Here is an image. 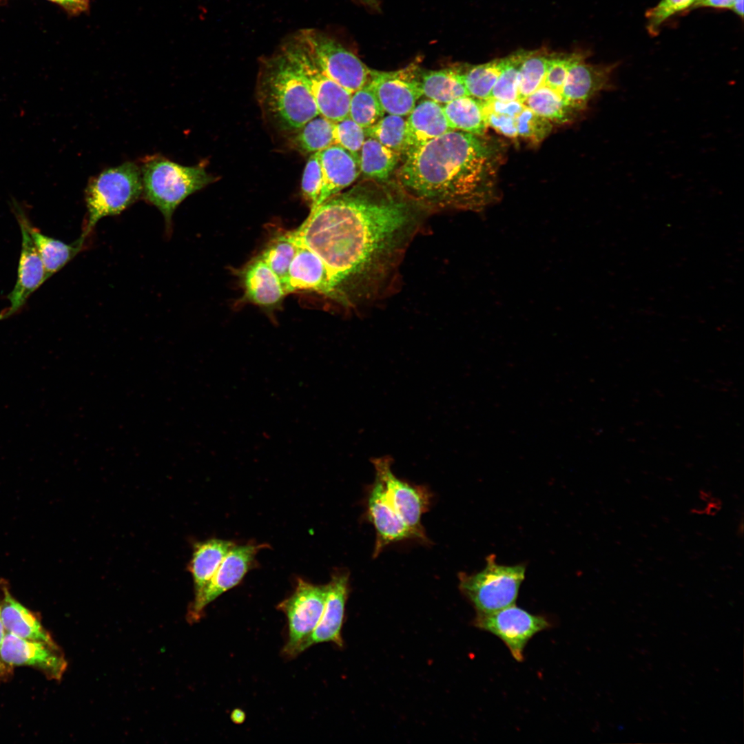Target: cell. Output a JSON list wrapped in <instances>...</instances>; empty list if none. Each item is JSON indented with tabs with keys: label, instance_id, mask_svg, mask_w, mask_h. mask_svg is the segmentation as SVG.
Returning a JSON list of instances; mask_svg holds the SVG:
<instances>
[{
	"label": "cell",
	"instance_id": "obj_1",
	"mask_svg": "<svg viewBox=\"0 0 744 744\" xmlns=\"http://www.w3.org/2000/svg\"><path fill=\"white\" fill-rule=\"evenodd\" d=\"M311 209L293 234L325 264L337 302L357 309L389 292L428 209L393 188L367 180Z\"/></svg>",
	"mask_w": 744,
	"mask_h": 744
},
{
	"label": "cell",
	"instance_id": "obj_2",
	"mask_svg": "<svg viewBox=\"0 0 744 744\" xmlns=\"http://www.w3.org/2000/svg\"><path fill=\"white\" fill-rule=\"evenodd\" d=\"M502 144L453 130L407 152L397 170V187L429 211H480L499 198Z\"/></svg>",
	"mask_w": 744,
	"mask_h": 744
},
{
	"label": "cell",
	"instance_id": "obj_3",
	"mask_svg": "<svg viewBox=\"0 0 744 744\" xmlns=\"http://www.w3.org/2000/svg\"><path fill=\"white\" fill-rule=\"evenodd\" d=\"M258 85L262 110L281 131L295 132L320 114L306 81L280 50L264 60Z\"/></svg>",
	"mask_w": 744,
	"mask_h": 744
},
{
	"label": "cell",
	"instance_id": "obj_4",
	"mask_svg": "<svg viewBox=\"0 0 744 744\" xmlns=\"http://www.w3.org/2000/svg\"><path fill=\"white\" fill-rule=\"evenodd\" d=\"M140 168L143 196L161 212L167 228L178 206L214 180L203 166H185L159 154L145 157Z\"/></svg>",
	"mask_w": 744,
	"mask_h": 744
},
{
	"label": "cell",
	"instance_id": "obj_5",
	"mask_svg": "<svg viewBox=\"0 0 744 744\" xmlns=\"http://www.w3.org/2000/svg\"><path fill=\"white\" fill-rule=\"evenodd\" d=\"M143 196L140 166L126 161L90 178L85 190L87 210L81 236L86 238L101 218L120 214Z\"/></svg>",
	"mask_w": 744,
	"mask_h": 744
},
{
	"label": "cell",
	"instance_id": "obj_6",
	"mask_svg": "<svg viewBox=\"0 0 744 744\" xmlns=\"http://www.w3.org/2000/svg\"><path fill=\"white\" fill-rule=\"evenodd\" d=\"M486 561L482 571L459 576V589L477 613L491 612L515 604L525 577L523 565H499L492 555Z\"/></svg>",
	"mask_w": 744,
	"mask_h": 744
},
{
	"label": "cell",
	"instance_id": "obj_7",
	"mask_svg": "<svg viewBox=\"0 0 744 744\" xmlns=\"http://www.w3.org/2000/svg\"><path fill=\"white\" fill-rule=\"evenodd\" d=\"M293 37L327 76L351 93L369 82L371 69L353 52L324 33L307 29Z\"/></svg>",
	"mask_w": 744,
	"mask_h": 744
},
{
	"label": "cell",
	"instance_id": "obj_8",
	"mask_svg": "<svg viewBox=\"0 0 744 744\" xmlns=\"http://www.w3.org/2000/svg\"><path fill=\"white\" fill-rule=\"evenodd\" d=\"M326 595L327 584L315 585L299 578L293 592L277 606L287 619L288 637L282 649L287 657L300 653L320 619Z\"/></svg>",
	"mask_w": 744,
	"mask_h": 744
},
{
	"label": "cell",
	"instance_id": "obj_9",
	"mask_svg": "<svg viewBox=\"0 0 744 744\" xmlns=\"http://www.w3.org/2000/svg\"><path fill=\"white\" fill-rule=\"evenodd\" d=\"M306 81L321 116L333 123L349 118L352 93L327 76L293 36L280 48Z\"/></svg>",
	"mask_w": 744,
	"mask_h": 744
},
{
	"label": "cell",
	"instance_id": "obj_10",
	"mask_svg": "<svg viewBox=\"0 0 744 744\" xmlns=\"http://www.w3.org/2000/svg\"><path fill=\"white\" fill-rule=\"evenodd\" d=\"M473 624L502 639L519 662L524 661L528 641L537 632L550 627L544 617L530 614L515 604L491 612L477 613Z\"/></svg>",
	"mask_w": 744,
	"mask_h": 744
},
{
	"label": "cell",
	"instance_id": "obj_11",
	"mask_svg": "<svg viewBox=\"0 0 744 744\" xmlns=\"http://www.w3.org/2000/svg\"><path fill=\"white\" fill-rule=\"evenodd\" d=\"M420 70L415 63L396 71L371 69L369 84L386 113L405 116L413 110L423 96L420 83Z\"/></svg>",
	"mask_w": 744,
	"mask_h": 744
},
{
	"label": "cell",
	"instance_id": "obj_12",
	"mask_svg": "<svg viewBox=\"0 0 744 744\" xmlns=\"http://www.w3.org/2000/svg\"><path fill=\"white\" fill-rule=\"evenodd\" d=\"M376 475L382 481L392 506L417 539L426 540L421 517L429 505V494L424 488L413 486L397 478L392 472L390 457L371 460Z\"/></svg>",
	"mask_w": 744,
	"mask_h": 744
},
{
	"label": "cell",
	"instance_id": "obj_13",
	"mask_svg": "<svg viewBox=\"0 0 744 744\" xmlns=\"http://www.w3.org/2000/svg\"><path fill=\"white\" fill-rule=\"evenodd\" d=\"M265 544L234 546L223 559L213 577L190 606L187 617L195 622L207 606L225 592L238 585L252 566L257 553Z\"/></svg>",
	"mask_w": 744,
	"mask_h": 744
},
{
	"label": "cell",
	"instance_id": "obj_14",
	"mask_svg": "<svg viewBox=\"0 0 744 744\" xmlns=\"http://www.w3.org/2000/svg\"><path fill=\"white\" fill-rule=\"evenodd\" d=\"M0 660L11 666L37 668L58 680L67 668L66 660L56 645L20 638L8 632H6L0 649Z\"/></svg>",
	"mask_w": 744,
	"mask_h": 744
},
{
	"label": "cell",
	"instance_id": "obj_15",
	"mask_svg": "<svg viewBox=\"0 0 744 744\" xmlns=\"http://www.w3.org/2000/svg\"><path fill=\"white\" fill-rule=\"evenodd\" d=\"M21 233V248L17 277L12 290L7 296L9 305L0 312V320L19 313L30 296L48 279L39 254L23 220L16 217Z\"/></svg>",
	"mask_w": 744,
	"mask_h": 744
},
{
	"label": "cell",
	"instance_id": "obj_16",
	"mask_svg": "<svg viewBox=\"0 0 744 744\" xmlns=\"http://www.w3.org/2000/svg\"><path fill=\"white\" fill-rule=\"evenodd\" d=\"M618 65L587 63L585 55L580 54L568 70L561 91L563 98L579 112L584 110L597 94L613 88L612 74Z\"/></svg>",
	"mask_w": 744,
	"mask_h": 744
},
{
	"label": "cell",
	"instance_id": "obj_17",
	"mask_svg": "<svg viewBox=\"0 0 744 744\" xmlns=\"http://www.w3.org/2000/svg\"><path fill=\"white\" fill-rule=\"evenodd\" d=\"M349 575L347 572L334 573L327 584V595L320 619L302 644L300 653L320 643L331 642L343 646L341 630L344 618L345 605L349 591Z\"/></svg>",
	"mask_w": 744,
	"mask_h": 744
},
{
	"label": "cell",
	"instance_id": "obj_18",
	"mask_svg": "<svg viewBox=\"0 0 744 744\" xmlns=\"http://www.w3.org/2000/svg\"><path fill=\"white\" fill-rule=\"evenodd\" d=\"M368 515L376 531L374 556L391 543L417 538L392 506L384 484L377 475L369 495Z\"/></svg>",
	"mask_w": 744,
	"mask_h": 744
},
{
	"label": "cell",
	"instance_id": "obj_19",
	"mask_svg": "<svg viewBox=\"0 0 744 744\" xmlns=\"http://www.w3.org/2000/svg\"><path fill=\"white\" fill-rule=\"evenodd\" d=\"M285 290L287 294L299 291H314L337 302L335 287L325 264L314 252L300 244L290 265Z\"/></svg>",
	"mask_w": 744,
	"mask_h": 744
},
{
	"label": "cell",
	"instance_id": "obj_20",
	"mask_svg": "<svg viewBox=\"0 0 744 744\" xmlns=\"http://www.w3.org/2000/svg\"><path fill=\"white\" fill-rule=\"evenodd\" d=\"M322 186L315 208L331 196L351 185L360 174V165L353 156L338 145L318 152Z\"/></svg>",
	"mask_w": 744,
	"mask_h": 744
},
{
	"label": "cell",
	"instance_id": "obj_21",
	"mask_svg": "<svg viewBox=\"0 0 744 744\" xmlns=\"http://www.w3.org/2000/svg\"><path fill=\"white\" fill-rule=\"evenodd\" d=\"M12 208L16 217L24 223L43 262L47 279L61 270L83 248L85 238L80 236L70 244L50 237L32 225L21 205L14 198L11 200Z\"/></svg>",
	"mask_w": 744,
	"mask_h": 744
},
{
	"label": "cell",
	"instance_id": "obj_22",
	"mask_svg": "<svg viewBox=\"0 0 744 744\" xmlns=\"http://www.w3.org/2000/svg\"><path fill=\"white\" fill-rule=\"evenodd\" d=\"M453 130L441 104L430 99L422 101L406 119L404 155L409 150Z\"/></svg>",
	"mask_w": 744,
	"mask_h": 744
},
{
	"label": "cell",
	"instance_id": "obj_23",
	"mask_svg": "<svg viewBox=\"0 0 744 744\" xmlns=\"http://www.w3.org/2000/svg\"><path fill=\"white\" fill-rule=\"evenodd\" d=\"M240 276L244 298L258 306L275 307L287 295L280 279L259 256L242 269Z\"/></svg>",
	"mask_w": 744,
	"mask_h": 744
},
{
	"label": "cell",
	"instance_id": "obj_24",
	"mask_svg": "<svg viewBox=\"0 0 744 744\" xmlns=\"http://www.w3.org/2000/svg\"><path fill=\"white\" fill-rule=\"evenodd\" d=\"M0 610L6 632L20 638L56 645L32 612L17 601L7 589H3Z\"/></svg>",
	"mask_w": 744,
	"mask_h": 744
},
{
	"label": "cell",
	"instance_id": "obj_25",
	"mask_svg": "<svg viewBox=\"0 0 744 744\" xmlns=\"http://www.w3.org/2000/svg\"><path fill=\"white\" fill-rule=\"evenodd\" d=\"M234 546L232 541L219 539H209L195 546L188 566L193 577L194 598L201 594L224 557Z\"/></svg>",
	"mask_w": 744,
	"mask_h": 744
},
{
	"label": "cell",
	"instance_id": "obj_26",
	"mask_svg": "<svg viewBox=\"0 0 744 744\" xmlns=\"http://www.w3.org/2000/svg\"><path fill=\"white\" fill-rule=\"evenodd\" d=\"M420 83L423 96L440 104L470 96L460 66L438 70H421Z\"/></svg>",
	"mask_w": 744,
	"mask_h": 744
},
{
	"label": "cell",
	"instance_id": "obj_27",
	"mask_svg": "<svg viewBox=\"0 0 744 744\" xmlns=\"http://www.w3.org/2000/svg\"><path fill=\"white\" fill-rule=\"evenodd\" d=\"M402 154L366 137L360 157V171L366 180L386 183L397 168Z\"/></svg>",
	"mask_w": 744,
	"mask_h": 744
},
{
	"label": "cell",
	"instance_id": "obj_28",
	"mask_svg": "<svg viewBox=\"0 0 744 744\" xmlns=\"http://www.w3.org/2000/svg\"><path fill=\"white\" fill-rule=\"evenodd\" d=\"M442 107L453 130L478 136L484 135L488 125L484 117L482 101L465 96L444 104Z\"/></svg>",
	"mask_w": 744,
	"mask_h": 744
},
{
	"label": "cell",
	"instance_id": "obj_29",
	"mask_svg": "<svg viewBox=\"0 0 744 744\" xmlns=\"http://www.w3.org/2000/svg\"><path fill=\"white\" fill-rule=\"evenodd\" d=\"M522 103L552 123L563 124L572 121L579 113L566 103L561 92L542 85L527 96Z\"/></svg>",
	"mask_w": 744,
	"mask_h": 744
},
{
	"label": "cell",
	"instance_id": "obj_30",
	"mask_svg": "<svg viewBox=\"0 0 744 744\" xmlns=\"http://www.w3.org/2000/svg\"><path fill=\"white\" fill-rule=\"evenodd\" d=\"M294 132L291 143L303 154H313L335 145L334 123L320 114Z\"/></svg>",
	"mask_w": 744,
	"mask_h": 744
},
{
	"label": "cell",
	"instance_id": "obj_31",
	"mask_svg": "<svg viewBox=\"0 0 744 744\" xmlns=\"http://www.w3.org/2000/svg\"><path fill=\"white\" fill-rule=\"evenodd\" d=\"M298 248L293 231H289L275 236L259 255L278 276L284 288L290 265Z\"/></svg>",
	"mask_w": 744,
	"mask_h": 744
},
{
	"label": "cell",
	"instance_id": "obj_32",
	"mask_svg": "<svg viewBox=\"0 0 744 744\" xmlns=\"http://www.w3.org/2000/svg\"><path fill=\"white\" fill-rule=\"evenodd\" d=\"M482 111L488 126L511 138L518 137L516 118L524 107L519 100L501 101L492 99L482 101Z\"/></svg>",
	"mask_w": 744,
	"mask_h": 744
},
{
	"label": "cell",
	"instance_id": "obj_33",
	"mask_svg": "<svg viewBox=\"0 0 744 744\" xmlns=\"http://www.w3.org/2000/svg\"><path fill=\"white\" fill-rule=\"evenodd\" d=\"M504 63V58H502L482 64L462 67L469 95L480 101L489 99Z\"/></svg>",
	"mask_w": 744,
	"mask_h": 744
},
{
	"label": "cell",
	"instance_id": "obj_34",
	"mask_svg": "<svg viewBox=\"0 0 744 744\" xmlns=\"http://www.w3.org/2000/svg\"><path fill=\"white\" fill-rule=\"evenodd\" d=\"M550 54L545 49L527 51L518 76V100L521 103L544 85Z\"/></svg>",
	"mask_w": 744,
	"mask_h": 744
},
{
	"label": "cell",
	"instance_id": "obj_35",
	"mask_svg": "<svg viewBox=\"0 0 744 744\" xmlns=\"http://www.w3.org/2000/svg\"><path fill=\"white\" fill-rule=\"evenodd\" d=\"M382 105L369 83L352 93L349 116L363 129H366L384 116Z\"/></svg>",
	"mask_w": 744,
	"mask_h": 744
},
{
	"label": "cell",
	"instance_id": "obj_36",
	"mask_svg": "<svg viewBox=\"0 0 744 744\" xmlns=\"http://www.w3.org/2000/svg\"><path fill=\"white\" fill-rule=\"evenodd\" d=\"M406 119L401 116H384L372 126L364 129L366 137L372 138L385 147L404 155Z\"/></svg>",
	"mask_w": 744,
	"mask_h": 744
},
{
	"label": "cell",
	"instance_id": "obj_37",
	"mask_svg": "<svg viewBox=\"0 0 744 744\" xmlns=\"http://www.w3.org/2000/svg\"><path fill=\"white\" fill-rule=\"evenodd\" d=\"M527 51L519 50L504 57L501 73L489 99L510 101L518 100V76Z\"/></svg>",
	"mask_w": 744,
	"mask_h": 744
},
{
	"label": "cell",
	"instance_id": "obj_38",
	"mask_svg": "<svg viewBox=\"0 0 744 744\" xmlns=\"http://www.w3.org/2000/svg\"><path fill=\"white\" fill-rule=\"evenodd\" d=\"M516 126L518 136L533 145L542 142L552 128L550 121L526 106L516 118Z\"/></svg>",
	"mask_w": 744,
	"mask_h": 744
},
{
	"label": "cell",
	"instance_id": "obj_39",
	"mask_svg": "<svg viewBox=\"0 0 744 744\" xmlns=\"http://www.w3.org/2000/svg\"><path fill=\"white\" fill-rule=\"evenodd\" d=\"M335 145L347 151L360 165L361 149L366 138L364 129L351 118L334 123Z\"/></svg>",
	"mask_w": 744,
	"mask_h": 744
},
{
	"label": "cell",
	"instance_id": "obj_40",
	"mask_svg": "<svg viewBox=\"0 0 744 744\" xmlns=\"http://www.w3.org/2000/svg\"><path fill=\"white\" fill-rule=\"evenodd\" d=\"M697 0H661L645 12L646 28L651 36H656L665 21L676 14L693 8Z\"/></svg>",
	"mask_w": 744,
	"mask_h": 744
},
{
	"label": "cell",
	"instance_id": "obj_41",
	"mask_svg": "<svg viewBox=\"0 0 744 744\" xmlns=\"http://www.w3.org/2000/svg\"><path fill=\"white\" fill-rule=\"evenodd\" d=\"M579 55V53H550L547 61L544 85L561 92L568 70Z\"/></svg>",
	"mask_w": 744,
	"mask_h": 744
},
{
	"label": "cell",
	"instance_id": "obj_42",
	"mask_svg": "<svg viewBox=\"0 0 744 744\" xmlns=\"http://www.w3.org/2000/svg\"><path fill=\"white\" fill-rule=\"evenodd\" d=\"M322 186V174L318 152L311 154L302 178L301 189L304 198L311 208L316 203Z\"/></svg>",
	"mask_w": 744,
	"mask_h": 744
},
{
	"label": "cell",
	"instance_id": "obj_43",
	"mask_svg": "<svg viewBox=\"0 0 744 744\" xmlns=\"http://www.w3.org/2000/svg\"><path fill=\"white\" fill-rule=\"evenodd\" d=\"M61 7L68 14L76 16L90 10V0H48Z\"/></svg>",
	"mask_w": 744,
	"mask_h": 744
},
{
	"label": "cell",
	"instance_id": "obj_44",
	"mask_svg": "<svg viewBox=\"0 0 744 744\" xmlns=\"http://www.w3.org/2000/svg\"><path fill=\"white\" fill-rule=\"evenodd\" d=\"M734 0H697L694 7H708L720 9H730Z\"/></svg>",
	"mask_w": 744,
	"mask_h": 744
},
{
	"label": "cell",
	"instance_id": "obj_45",
	"mask_svg": "<svg viewBox=\"0 0 744 744\" xmlns=\"http://www.w3.org/2000/svg\"><path fill=\"white\" fill-rule=\"evenodd\" d=\"M738 16L743 18V0H734L731 8Z\"/></svg>",
	"mask_w": 744,
	"mask_h": 744
},
{
	"label": "cell",
	"instance_id": "obj_46",
	"mask_svg": "<svg viewBox=\"0 0 744 744\" xmlns=\"http://www.w3.org/2000/svg\"><path fill=\"white\" fill-rule=\"evenodd\" d=\"M244 718L245 715L243 714V712H241V710H235L231 714V719L236 723L242 722Z\"/></svg>",
	"mask_w": 744,
	"mask_h": 744
},
{
	"label": "cell",
	"instance_id": "obj_47",
	"mask_svg": "<svg viewBox=\"0 0 744 744\" xmlns=\"http://www.w3.org/2000/svg\"><path fill=\"white\" fill-rule=\"evenodd\" d=\"M6 632L5 630V628H4L3 622H2V619H1V610H0V649H1L3 641ZM1 665V660H0V666Z\"/></svg>",
	"mask_w": 744,
	"mask_h": 744
},
{
	"label": "cell",
	"instance_id": "obj_48",
	"mask_svg": "<svg viewBox=\"0 0 744 744\" xmlns=\"http://www.w3.org/2000/svg\"><path fill=\"white\" fill-rule=\"evenodd\" d=\"M358 1H361L362 3H364L366 5L371 6H373V7H375L377 5V1L376 0H358Z\"/></svg>",
	"mask_w": 744,
	"mask_h": 744
},
{
	"label": "cell",
	"instance_id": "obj_49",
	"mask_svg": "<svg viewBox=\"0 0 744 744\" xmlns=\"http://www.w3.org/2000/svg\"><path fill=\"white\" fill-rule=\"evenodd\" d=\"M1 1V0H0V1Z\"/></svg>",
	"mask_w": 744,
	"mask_h": 744
}]
</instances>
